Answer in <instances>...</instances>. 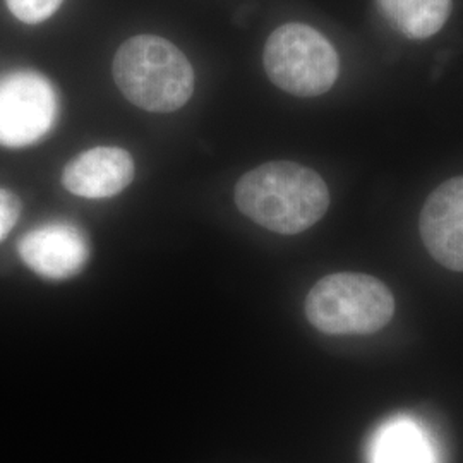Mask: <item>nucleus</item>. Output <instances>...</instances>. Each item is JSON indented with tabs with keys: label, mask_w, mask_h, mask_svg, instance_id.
<instances>
[{
	"label": "nucleus",
	"mask_w": 463,
	"mask_h": 463,
	"mask_svg": "<svg viewBox=\"0 0 463 463\" xmlns=\"http://www.w3.org/2000/svg\"><path fill=\"white\" fill-rule=\"evenodd\" d=\"M21 215V201L14 193L0 189V241L14 229L17 218Z\"/></svg>",
	"instance_id": "nucleus-12"
},
{
	"label": "nucleus",
	"mask_w": 463,
	"mask_h": 463,
	"mask_svg": "<svg viewBox=\"0 0 463 463\" xmlns=\"http://www.w3.org/2000/svg\"><path fill=\"white\" fill-rule=\"evenodd\" d=\"M19 256L36 275L66 280L83 271L90 246L76 225L55 222L28 232L19 242Z\"/></svg>",
	"instance_id": "nucleus-6"
},
{
	"label": "nucleus",
	"mask_w": 463,
	"mask_h": 463,
	"mask_svg": "<svg viewBox=\"0 0 463 463\" xmlns=\"http://www.w3.org/2000/svg\"><path fill=\"white\" fill-rule=\"evenodd\" d=\"M112 72L122 95L148 112H175L194 91V71L187 57L155 34H139L122 43Z\"/></svg>",
	"instance_id": "nucleus-2"
},
{
	"label": "nucleus",
	"mask_w": 463,
	"mask_h": 463,
	"mask_svg": "<svg viewBox=\"0 0 463 463\" xmlns=\"http://www.w3.org/2000/svg\"><path fill=\"white\" fill-rule=\"evenodd\" d=\"M242 215L268 231L296 235L311 229L330 208V191L319 174L296 162H268L235 185Z\"/></svg>",
	"instance_id": "nucleus-1"
},
{
	"label": "nucleus",
	"mask_w": 463,
	"mask_h": 463,
	"mask_svg": "<svg viewBox=\"0 0 463 463\" xmlns=\"http://www.w3.org/2000/svg\"><path fill=\"white\" fill-rule=\"evenodd\" d=\"M9 11L26 24H38L49 19L62 0H5Z\"/></svg>",
	"instance_id": "nucleus-11"
},
{
	"label": "nucleus",
	"mask_w": 463,
	"mask_h": 463,
	"mask_svg": "<svg viewBox=\"0 0 463 463\" xmlns=\"http://www.w3.org/2000/svg\"><path fill=\"white\" fill-rule=\"evenodd\" d=\"M306 317L326 335H371L395 315L392 290L364 273H333L316 283L306 298Z\"/></svg>",
	"instance_id": "nucleus-3"
},
{
	"label": "nucleus",
	"mask_w": 463,
	"mask_h": 463,
	"mask_svg": "<svg viewBox=\"0 0 463 463\" xmlns=\"http://www.w3.org/2000/svg\"><path fill=\"white\" fill-rule=\"evenodd\" d=\"M263 62L271 83L296 97L325 95L340 72L330 40L302 23L283 24L269 34Z\"/></svg>",
	"instance_id": "nucleus-4"
},
{
	"label": "nucleus",
	"mask_w": 463,
	"mask_h": 463,
	"mask_svg": "<svg viewBox=\"0 0 463 463\" xmlns=\"http://www.w3.org/2000/svg\"><path fill=\"white\" fill-rule=\"evenodd\" d=\"M134 179L133 156L122 148L99 146L88 149L64 168L62 183L80 198H112Z\"/></svg>",
	"instance_id": "nucleus-8"
},
{
	"label": "nucleus",
	"mask_w": 463,
	"mask_h": 463,
	"mask_svg": "<svg viewBox=\"0 0 463 463\" xmlns=\"http://www.w3.org/2000/svg\"><path fill=\"white\" fill-rule=\"evenodd\" d=\"M57 95L47 78L33 71H17L0 78V145L24 148L53 128Z\"/></svg>",
	"instance_id": "nucleus-5"
},
{
	"label": "nucleus",
	"mask_w": 463,
	"mask_h": 463,
	"mask_svg": "<svg viewBox=\"0 0 463 463\" xmlns=\"http://www.w3.org/2000/svg\"><path fill=\"white\" fill-rule=\"evenodd\" d=\"M383 16L400 33L426 40L438 33L451 14V0H376Z\"/></svg>",
	"instance_id": "nucleus-10"
},
{
	"label": "nucleus",
	"mask_w": 463,
	"mask_h": 463,
	"mask_svg": "<svg viewBox=\"0 0 463 463\" xmlns=\"http://www.w3.org/2000/svg\"><path fill=\"white\" fill-rule=\"evenodd\" d=\"M371 463H436L428 432L411 417L381 426L371 443Z\"/></svg>",
	"instance_id": "nucleus-9"
},
{
	"label": "nucleus",
	"mask_w": 463,
	"mask_h": 463,
	"mask_svg": "<svg viewBox=\"0 0 463 463\" xmlns=\"http://www.w3.org/2000/svg\"><path fill=\"white\" fill-rule=\"evenodd\" d=\"M419 231L430 256L451 271H463V175L430 193Z\"/></svg>",
	"instance_id": "nucleus-7"
}]
</instances>
